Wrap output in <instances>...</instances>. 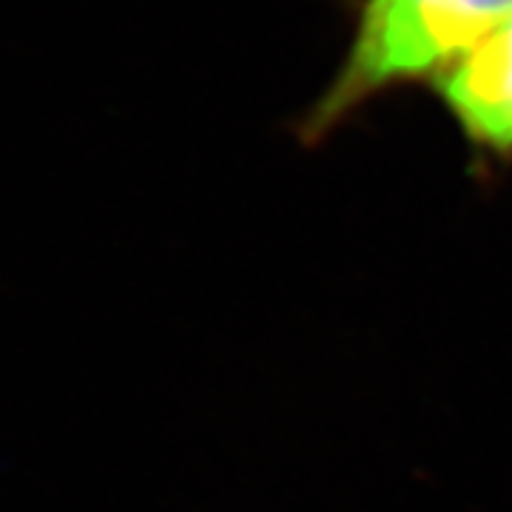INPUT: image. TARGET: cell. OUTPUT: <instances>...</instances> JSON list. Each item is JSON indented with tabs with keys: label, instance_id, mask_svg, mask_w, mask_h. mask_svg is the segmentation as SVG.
Segmentation results:
<instances>
[{
	"label": "cell",
	"instance_id": "1",
	"mask_svg": "<svg viewBox=\"0 0 512 512\" xmlns=\"http://www.w3.org/2000/svg\"><path fill=\"white\" fill-rule=\"evenodd\" d=\"M512 15V0H362L348 52L299 120L319 143L387 92L430 83Z\"/></svg>",
	"mask_w": 512,
	"mask_h": 512
},
{
	"label": "cell",
	"instance_id": "2",
	"mask_svg": "<svg viewBox=\"0 0 512 512\" xmlns=\"http://www.w3.org/2000/svg\"><path fill=\"white\" fill-rule=\"evenodd\" d=\"M427 86L478 160L512 165V15Z\"/></svg>",
	"mask_w": 512,
	"mask_h": 512
}]
</instances>
